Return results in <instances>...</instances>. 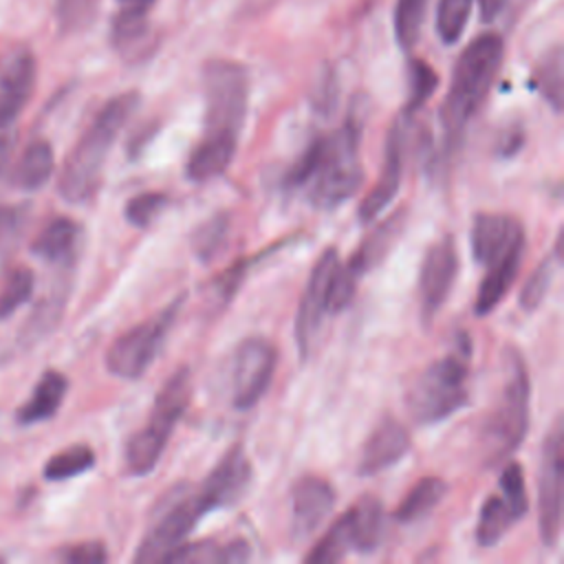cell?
Wrapping results in <instances>:
<instances>
[{"label": "cell", "instance_id": "cell-9", "mask_svg": "<svg viewBox=\"0 0 564 564\" xmlns=\"http://www.w3.org/2000/svg\"><path fill=\"white\" fill-rule=\"evenodd\" d=\"M207 511L198 500L196 489L183 491L178 496L172 494L161 507V511L156 513L145 538L139 542L134 562H143V564L163 562L176 546L183 544V540L189 535V531L196 527V522Z\"/></svg>", "mask_w": 564, "mask_h": 564}, {"label": "cell", "instance_id": "cell-43", "mask_svg": "<svg viewBox=\"0 0 564 564\" xmlns=\"http://www.w3.org/2000/svg\"><path fill=\"white\" fill-rule=\"evenodd\" d=\"M64 302H66V282L64 286L55 289L42 304L40 308L33 313V319L29 322V337H42V333H46L48 328L55 326V322L59 319L62 315V308H64Z\"/></svg>", "mask_w": 564, "mask_h": 564}, {"label": "cell", "instance_id": "cell-3", "mask_svg": "<svg viewBox=\"0 0 564 564\" xmlns=\"http://www.w3.org/2000/svg\"><path fill=\"white\" fill-rule=\"evenodd\" d=\"M505 44L498 33H482L460 53L441 106L445 152H454L467 123L485 101L502 64Z\"/></svg>", "mask_w": 564, "mask_h": 564}, {"label": "cell", "instance_id": "cell-20", "mask_svg": "<svg viewBox=\"0 0 564 564\" xmlns=\"http://www.w3.org/2000/svg\"><path fill=\"white\" fill-rule=\"evenodd\" d=\"M339 518L344 522L350 551L368 555L379 549V544L383 540V524H386L383 505L379 498H375L370 494L361 496Z\"/></svg>", "mask_w": 564, "mask_h": 564}, {"label": "cell", "instance_id": "cell-40", "mask_svg": "<svg viewBox=\"0 0 564 564\" xmlns=\"http://www.w3.org/2000/svg\"><path fill=\"white\" fill-rule=\"evenodd\" d=\"M350 553L348 546V538H346V529L341 518L335 520V524L317 540V544L304 555L306 562H315V564H333L344 560Z\"/></svg>", "mask_w": 564, "mask_h": 564}, {"label": "cell", "instance_id": "cell-8", "mask_svg": "<svg viewBox=\"0 0 564 564\" xmlns=\"http://www.w3.org/2000/svg\"><path fill=\"white\" fill-rule=\"evenodd\" d=\"M183 302H185V295H178L145 322L121 333L106 352V368L121 379L143 377L148 368L154 364V359L159 357L167 339V333L172 330L183 308Z\"/></svg>", "mask_w": 564, "mask_h": 564}, {"label": "cell", "instance_id": "cell-47", "mask_svg": "<svg viewBox=\"0 0 564 564\" xmlns=\"http://www.w3.org/2000/svg\"><path fill=\"white\" fill-rule=\"evenodd\" d=\"M507 0H478V7H480V13L485 20H491L496 18L502 9H505Z\"/></svg>", "mask_w": 564, "mask_h": 564}, {"label": "cell", "instance_id": "cell-21", "mask_svg": "<svg viewBox=\"0 0 564 564\" xmlns=\"http://www.w3.org/2000/svg\"><path fill=\"white\" fill-rule=\"evenodd\" d=\"M524 245L516 242L509 251H505L498 260H494L491 264H487V273L480 282V289L476 293V302H474V313L485 317L489 315L507 295V291L511 289V284L516 282V275L520 271V262L524 256Z\"/></svg>", "mask_w": 564, "mask_h": 564}, {"label": "cell", "instance_id": "cell-18", "mask_svg": "<svg viewBox=\"0 0 564 564\" xmlns=\"http://www.w3.org/2000/svg\"><path fill=\"white\" fill-rule=\"evenodd\" d=\"M471 256L478 264L487 267L509 251L516 242L527 240L524 227L509 214L480 212L471 220Z\"/></svg>", "mask_w": 564, "mask_h": 564}, {"label": "cell", "instance_id": "cell-31", "mask_svg": "<svg viewBox=\"0 0 564 564\" xmlns=\"http://www.w3.org/2000/svg\"><path fill=\"white\" fill-rule=\"evenodd\" d=\"M229 227H231V220H229V214H225V212L214 214L207 220H203L192 231V251H194V256L203 262L214 260L225 249Z\"/></svg>", "mask_w": 564, "mask_h": 564}, {"label": "cell", "instance_id": "cell-17", "mask_svg": "<svg viewBox=\"0 0 564 564\" xmlns=\"http://www.w3.org/2000/svg\"><path fill=\"white\" fill-rule=\"evenodd\" d=\"M335 505V489L322 476H302L291 489V535L295 542L313 535Z\"/></svg>", "mask_w": 564, "mask_h": 564}, {"label": "cell", "instance_id": "cell-27", "mask_svg": "<svg viewBox=\"0 0 564 564\" xmlns=\"http://www.w3.org/2000/svg\"><path fill=\"white\" fill-rule=\"evenodd\" d=\"M251 555V546L242 538H234L229 542L200 540L194 544L176 546L163 562H247Z\"/></svg>", "mask_w": 564, "mask_h": 564}, {"label": "cell", "instance_id": "cell-30", "mask_svg": "<svg viewBox=\"0 0 564 564\" xmlns=\"http://www.w3.org/2000/svg\"><path fill=\"white\" fill-rule=\"evenodd\" d=\"M516 522H518V518L513 516V511L509 509V505L505 502V498L500 494L487 496V500L480 507L478 524H476L478 544L494 546Z\"/></svg>", "mask_w": 564, "mask_h": 564}, {"label": "cell", "instance_id": "cell-1", "mask_svg": "<svg viewBox=\"0 0 564 564\" xmlns=\"http://www.w3.org/2000/svg\"><path fill=\"white\" fill-rule=\"evenodd\" d=\"M361 117L350 108L346 121L330 134L315 137L297 161L289 167L284 185L304 189L317 209H333L346 203L361 185L364 170L359 161Z\"/></svg>", "mask_w": 564, "mask_h": 564}, {"label": "cell", "instance_id": "cell-32", "mask_svg": "<svg viewBox=\"0 0 564 564\" xmlns=\"http://www.w3.org/2000/svg\"><path fill=\"white\" fill-rule=\"evenodd\" d=\"M557 269H560V236L555 238L551 253L533 269V273L529 275V280L524 282V286L520 291V306L524 311H535L542 304Z\"/></svg>", "mask_w": 564, "mask_h": 564}, {"label": "cell", "instance_id": "cell-5", "mask_svg": "<svg viewBox=\"0 0 564 564\" xmlns=\"http://www.w3.org/2000/svg\"><path fill=\"white\" fill-rule=\"evenodd\" d=\"M189 399L192 375L187 368H178L156 392L148 423L126 443V469L132 476H145L156 467L176 423L189 405Z\"/></svg>", "mask_w": 564, "mask_h": 564}, {"label": "cell", "instance_id": "cell-35", "mask_svg": "<svg viewBox=\"0 0 564 564\" xmlns=\"http://www.w3.org/2000/svg\"><path fill=\"white\" fill-rule=\"evenodd\" d=\"M535 88L549 101V106L562 110V48L553 46L535 66Z\"/></svg>", "mask_w": 564, "mask_h": 564}, {"label": "cell", "instance_id": "cell-6", "mask_svg": "<svg viewBox=\"0 0 564 564\" xmlns=\"http://www.w3.org/2000/svg\"><path fill=\"white\" fill-rule=\"evenodd\" d=\"M203 137L238 145V134L247 117L249 77L245 66L231 59H209L203 66Z\"/></svg>", "mask_w": 564, "mask_h": 564}, {"label": "cell", "instance_id": "cell-45", "mask_svg": "<svg viewBox=\"0 0 564 564\" xmlns=\"http://www.w3.org/2000/svg\"><path fill=\"white\" fill-rule=\"evenodd\" d=\"M24 225V214L18 207H0V260L15 245Z\"/></svg>", "mask_w": 564, "mask_h": 564}, {"label": "cell", "instance_id": "cell-23", "mask_svg": "<svg viewBox=\"0 0 564 564\" xmlns=\"http://www.w3.org/2000/svg\"><path fill=\"white\" fill-rule=\"evenodd\" d=\"M405 225V209H397L392 216H388L379 227H375L364 242L359 245V249L350 256L348 262H344L341 267L359 282L370 269H375L390 251V247L397 242V238L401 236Z\"/></svg>", "mask_w": 564, "mask_h": 564}, {"label": "cell", "instance_id": "cell-28", "mask_svg": "<svg viewBox=\"0 0 564 564\" xmlns=\"http://www.w3.org/2000/svg\"><path fill=\"white\" fill-rule=\"evenodd\" d=\"M234 154H236V143L200 139V143L187 156L185 174L194 183L212 181L231 165Z\"/></svg>", "mask_w": 564, "mask_h": 564}, {"label": "cell", "instance_id": "cell-11", "mask_svg": "<svg viewBox=\"0 0 564 564\" xmlns=\"http://www.w3.org/2000/svg\"><path fill=\"white\" fill-rule=\"evenodd\" d=\"M562 421L557 419L544 436L538 471V529L546 549L560 540L562 524Z\"/></svg>", "mask_w": 564, "mask_h": 564}, {"label": "cell", "instance_id": "cell-34", "mask_svg": "<svg viewBox=\"0 0 564 564\" xmlns=\"http://www.w3.org/2000/svg\"><path fill=\"white\" fill-rule=\"evenodd\" d=\"M430 0H397L394 7V35L403 51H410L419 35L427 13Z\"/></svg>", "mask_w": 564, "mask_h": 564}, {"label": "cell", "instance_id": "cell-33", "mask_svg": "<svg viewBox=\"0 0 564 564\" xmlns=\"http://www.w3.org/2000/svg\"><path fill=\"white\" fill-rule=\"evenodd\" d=\"M95 465V452L93 447L77 443L70 445L57 454H53L44 465V478L46 480H68L75 478Z\"/></svg>", "mask_w": 564, "mask_h": 564}, {"label": "cell", "instance_id": "cell-41", "mask_svg": "<svg viewBox=\"0 0 564 564\" xmlns=\"http://www.w3.org/2000/svg\"><path fill=\"white\" fill-rule=\"evenodd\" d=\"M438 86V75L434 73V68L425 62H412L410 64V88H408V101H405V112L416 115V110H421V106H425V101L434 95Z\"/></svg>", "mask_w": 564, "mask_h": 564}, {"label": "cell", "instance_id": "cell-13", "mask_svg": "<svg viewBox=\"0 0 564 564\" xmlns=\"http://www.w3.org/2000/svg\"><path fill=\"white\" fill-rule=\"evenodd\" d=\"M337 264H339L337 249L326 247L317 258L311 271V278L306 282L304 295L300 300L297 315H295V344L302 359L308 357L315 335L322 326V319L328 313V293H330V282L337 271Z\"/></svg>", "mask_w": 564, "mask_h": 564}, {"label": "cell", "instance_id": "cell-2", "mask_svg": "<svg viewBox=\"0 0 564 564\" xmlns=\"http://www.w3.org/2000/svg\"><path fill=\"white\" fill-rule=\"evenodd\" d=\"M139 108V93H121L108 99L95 119L88 123L75 148L68 152L59 178L57 192L66 203L79 205L95 196L101 183V172L110 148L115 145L123 126Z\"/></svg>", "mask_w": 564, "mask_h": 564}, {"label": "cell", "instance_id": "cell-38", "mask_svg": "<svg viewBox=\"0 0 564 564\" xmlns=\"http://www.w3.org/2000/svg\"><path fill=\"white\" fill-rule=\"evenodd\" d=\"M101 0H55V20L62 33H79L88 29L97 13Z\"/></svg>", "mask_w": 564, "mask_h": 564}, {"label": "cell", "instance_id": "cell-26", "mask_svg": "<svg viewBox=\"0 0 564 564\" xmlns=\"http://www.w3.org/2000/svg\"><path fill=\"white\" fill-rule=\"evenodd\" d=\"M53 170H55V152L51 143L44 139H35L24 148V152L15 161L11 170V183L18 189L33 192V189H40L51 178Z\"/></svg>", "mask_w": 564, "mask_h": 564}, {"label": "cell", "instance_id": "cell-42", "mask_svg": "<svg viewBox=\"0 0 564 564\" xmlns=\"http://www.w3.org/2000/svg\"><path fill=\"white\" fill-rule=\"evenodd\" d=\"M500 496L513 511L518 520L524 518L529 511V498H527V485H524V471L520 463L509 460L500 474Z\"/></svg>", "mask_w": 564, "mask_h": 564}, {"label": "cell", "instance_id": "cell-36", "mask_svg": "<svg viewBox=\"0 0 564 564\" xmlns=\"http://www.w3.org/2000/svg\"><path fill=\"white\" fill-rule=\"evenodd\" d=\"M35 275L29 267H15L7 273L0 286V319L13 315L33 293Z\"/></svg>", "mask_w": 564, "mask_h": 564}, {"label": "cell", "instance_id": "cell-37", "mask_svg": "<svg viewBox=\"0 0 564 564\" xmlns=\"http://www.w3.org/2000/svg\"><path fill=\"white\" fill-rule=\"evenodd\" d=\"M474 0H438L436 9V33L445 44L460 40L469 20Z\"/></svg>", "mask_w": 564, "mask_h": 564}, {"label": "cell", "instance_id": "cell-19", "mask_svg": "<svg viewBox=\"0 0 564 564\" xmlns=\"http://www.w3.org/2000/svg\"><path fill=\"white\" fill-rule=\"evenodd\" d=\"M408 449H410L408 430L394 416H383L368 434L361 447L357 469L361 476H375L397 465Z\"/></svg>", "mask_w": 564, "mask_h": 564}, {"label": "cell", "instance_id": "cell-14", "mask_svg": "<svg viewBox=\"0 0 564 564\" xmlns=\"http://www.w3.org/2000/svg\"><path fill=\"white\" fill-rule=\"evenodd\" d=\"M458 273V253L452 236L434 240L419 269V306L423 324H430L452 293Z\"/></svg>", "mask_w": 564, "mask_h": 564}, {"label": "cell", "instance_id": "cell-10", "mask_svg": "<svg viewBox=\"0 0 564 564\" xmlns=\"http://www.w3.org/2000/svg\"><path fill=\"white\" fill-rule=\"evenodd\" d=\"M278 364L275 346L260 337H245L231 357V403L238 410L253 408L267 392Z\"/></svg>", "mask_w": 564, "mask_h": 564}, {"label": "cell", "instance_id": "cell-22", "mask_svg": "<svg viewBox=\"0 0 564 564\" xmlns=\"http://www.w3.org/2000/svg\"><path fill=\"white\" fill-rule=\"evenodd\" d=\"M79 247L82 225L68 216H57L42 227L31 245V251L51 264L70 267L77 260Z\"/></svg>", "mask_w": 564, "mask_h": 564}, {"label": "cell", "instance_id": "cell-16", "mask_svg": "<svg viewBox=\"0 0 564 564\" xmlns=\"http://www.w3.org/2000/svg\"><path fill=\"white\" fill-rule=\"evenodd\" d=\"M251 478H253L251 463L242 445H234L223 454V458L196 487L198 500L203 502L207 513L231 507L247 494Z\"/></svg>", "mask_w": 564, "mask_h": 564}, {"label": "cell", "instance_id": "cell-49", "mask_svg": "<svg viewBox=\"0 0 564 564\" xmlns=\"http://www.w3.org/2000/svg\"><path fill=\"white\" fill-rule=\"evenodd\" d=\"M123 4H132V7H148L152 0H119Z\"/></svg>", "mask_w": 564, "mask_h": 564}, {"label": "cell", "instance_id": "cell-39", "mask_svg": "<svg viewBox=\"0 0 564 564\" xmlns=\"http://www.w3.org/2000/svg\"><path fill=\"white\" fill-rule=\"evenodd\" d=\"M170 205V196L163 192H141L137 196H132L126 207H123V216L130 225L145 229L150 227Z\"/></svg>", "mask_w": 564, "mask_h": 564}, {"label": "cell", "instance_id": "cell-48", "mask_svg": "<svg viewBox=\"0 0 564 564\" xmlns=\"http://www.w3.org/2000/svg\"><path fill=\"white\" fill-rule=\"evenodd\" d=\"M7 141H9V139H4V137L0 139V167H2V163H4V159H7V154H9V150H11Z\"/></svg>", "mask_w": 564, "mask_h": 564}, {"label": "cell", "instance_id": "cell-15", "mask_svg": "<svg viewBox=\"0 0 564 564\" xmlns=\"http://www.w3.org/2000/svg\"><path fill=\"white\" fill-rule=\"evenodd\" d=\"M37 79V62L29 46L15 44L0 53V132L11 128L29 104Z\"/></svg>", "mask_w": 564, "mask_h": 564}, {"label": "cell", "instance_id": "cell-24", "mask_svg": "<svg viewBox=\"0 0 564 564\" xmlns=\"http://www.w3.org/2000/svg\"><path fill=\"white\" fill-rule=\"evenodd\" d=\"M145 9L148 7L123 4V9L112 18L110 42L126 59H141L145 48H150V22Z\"/></svg>", "mask_w": 564, "mask_h": 564}, {"label": "cell", "instance_id": "cell-46", "mask_svg": "<svg viewBox=\"0 0 564 564\" xmlns=\"http://www.w3.org/2000/svg\"><path fill=\"white\" fill-rule=\"evenodd\" d=\"M524 143V132L520 128H509L507 134L500 139V148L498 154L500 156H513Z\"/></svg>", "mask_w": 564, "mask_h": 564}, {"label": "cell", "instance_id": "cell-7", "mask_svg": "<svg viewBox=\"0 0 564 564\" xmlns=\"http://www.w3.org/2000/svg\"><path fill=\"white\" fill-rule=\"evenodd\" d=\"M469 370L463 355L449 352L425 366L405 392L410 416L421 425L445 421L467 405Z\"/></svg>", "mask_w": 564, "mask_h": 564}, {"label": "cell", "instance_id": "cell-29", "mask_svg": "<svg viewBox=\"0 0 564 564\" xmlns=\"http://www.w3.org/2000/svg\"><path fill=\"white\" fill-rule=\"evenodd\" d=\"M445 494H447V485L443 478L438 476L421 478L394 509V520L410 524L427 518L434 511V507L445 498Z\"/></svg>", "mask_w": 564, "mask_h": 564}, {"label": "cell", "instance_id": "cell-44", "mask_svg": "<svg viewBox=\"0 0 564 564\" xmlns=\"http://www.w3.org/2000/svg\"><path fill=\"white\" fill-rule=\"evenodd\" d=\"M57 557L66 564H101L108 560V551L101 542H79L59 549Z\"/></svg>", "mask_w": 564, "mask_h": 564}, {"label": "cell", "instance_id": "cell-12", "mask_svg": "<svg viewBox=\"0 0 564 564\" xmlns=\"http://www.w3.org/2000/svg\"><path fill=\"white\" fill-rule=\"evenodd\" d=\"M412 112H401L388 137H386V148H383V165L379 172L377 183L370 187V192L361 198L359 207H357V218L359 223L368 225L372 223L397 196L399 185H401V174H403V156H405V143H408V134H410V121H412Z\"/></svg>", "mask_w": 564, "mask_h": 564}, {"label": "cell", "instance_id": "cell-4", "mask_svg": "<svg viewBox=\"0 0 564 564\" xmlns=\"http://www.w3.org/2000/svg\"><path fill=\"white\" fill-rule=\"evenodd\" d=\"M529 399L531 383L527 364L516 348H507L502 355V388L480 436L482 454L489 465L511 456L524 441L529 430Z\"/></svg>", "mask_w": 564, "mask_h": 564}, {"label": "cell", "instance_id": "cell-25", "mask_svg": "<svg viewBox=\"0 0 564 564\" xmlns=\"http://www.w3.org/2000/svg\"><path fill=\"white\" fill-rule=\"evenodd\" d=\"M66 390H68V379L57 370H46L35 383L31 397L20 405L15 414L18 423L31 425V423L51 419L59 410L66 397Z\"/></svg>", "mask_w": 564, "mask_h": 564}]
</instances>
